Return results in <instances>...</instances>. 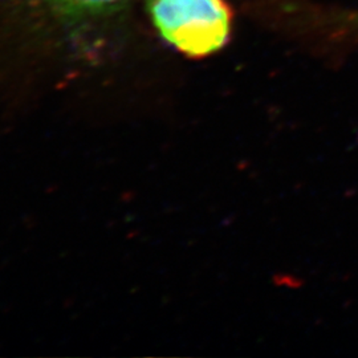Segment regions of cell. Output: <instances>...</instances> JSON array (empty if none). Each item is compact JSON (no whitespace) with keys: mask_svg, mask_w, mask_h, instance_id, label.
Returning a JSON list of instances; mask_svg holds the SVG:
<instances>
[{"mask_svg":"<svg viewBox=\"0 0 358 358\" xmlns=\"http://www.w3.org/2000/svg\"><path fill=\"white\" fill-rule=\"evenodd\" d=\"M152 20L177 51L203 59L227 44L234 13L226 0H150Z\"/></svg>","mask_w":358,"mask_h":358,"instance_id":"obj_1","label":"cell"},{"mask_svg":"<svg viewBox=\"0 0 358 358\" xmlns=\"http://www.w3.org/2000/svg\"><path fill=\"white\" fill-rule=\"evenodd\" d=\"M59 6L75 13H99L120 6L124 0H55Z\"/></svg>","mask_w":358,"mask_h":358,"instance_id":"obj_2","label":"cell"}]
</instances>
